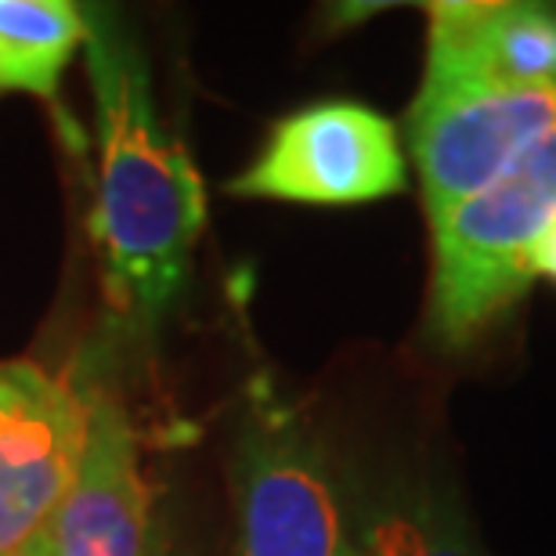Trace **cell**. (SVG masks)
Masks as SVG:
<instances>
[{"label":"cell","instance_id":"cell-3","mask_svg":"<svg viewBox=\"0 0 556 556\" xmlns=\"http://www.w3.org/2000/svg\"><path fill=\"white\" fill-rule=\"evenodd\" d=\"M236 556H343V498L326 452L293 408L257 394L231 455Z\"/></svg>","mask_w":556,"mask_h":556},{"label":"cell","instance_id":"cell-5","mask_svg":"<svg viewBox=\"0 0 556 556\" xmlns=\"http://www.w3.org/2000/svg\"><path fill=\"white\" fill-rule=\"evenodd\" d=\"M556 127V87H419L408 144L427 217L498 181Z\"/></svg>","mask_w":556,"mask_h":556},{"label":"cell","instance_id":"cell-12","mask_svg":"<svg viewBox=\"0 0 556 556\" xmlns=\"http://www.w3.org/2000/svg\"><path fill=\"white\" fill-rule=\"evenodd\" d=\"M0 556H40V539H33L29 546H22V549H8V553H0Z\"/></svg>","mask_w":556,"mask_h":556},{"label":"cell","instance_id":"cell-8","mask_svg":"<svg viewBox=\"0 0 556 556\" xmlns=\"http://www.w3.org/2000/svg\"><path fill=\"white\" fill-rule=\"evenodd\" d=\"M422 87H556V8L503 0L430 4Z\"/></svg>","mask_w":556,"mask_h":556},{"label":"cell","instance_id":"cell-13","mask_svg":"<svg viewBox=\"0 0 556 556\" xmlns=\"http://www.w3.org/2000/svg\"><path fill=\"white\" fill-rule=\"evenodd\" d=\"M343 556H362L358 549H354V546H348V553H343Z\"/></svg>","mask_w":556,"mask_h":556},{"label":"cell","instance_id":"cell-1","mask_svg":"<svg viewBox=\"0 0 556 556\" xmlns=\"http://www.w3.org/2000/svg\"><path fill=\"white\" fill-rule=\"evenodd\" d=\"M84 59L94 91L98 199L91 214L109 307L155 329L192 271L206 225V188L192 155L155 113L152 73L109 11H84Z\"/></svg>","mask_w":556,"mask_h":556},{"label":"cell","instance_id":"cell-10","mask_svg":"<svg viewBox=\"0 0 556 556\" xmlns=\"http://www.w3.org/2000/svg\"><path fill=\"white\" fill-rule=\"evenodd\" d=\"M84 40L87 18L70 0H0V94L54 102Z\"/></svg>","mask_w":556,"mask_h":556},{"label":"cell","instance_id":"cell-9","mask_svg":"<svg viewBox=\"0 0 556 556\" xmlns=\"http://www.w3.org/2000/svg\"><path fill=\"white\" fill-rule=\"evenodd\" d=\"M343 520L362 556H488L459 492L430 470L362 481Z\"/></svg>","mask_w":556,"mask_h":556},{"label":"cell","instance_id":"cell-7","mask_svg":"<svg viewBox=\"0 0 556 556\" xmlns=\"http://www.w3.org/2000/svg\"><path fill=\"white\" fill-rule=\"evenodd\" d=\"M149 488L138 433L116 397L87 402V441L73 484L40 535V556H144Z\"/></svg>","mask_w":556,"mask_h":556},{"label":"cell","instance_id":"cell-2","mask_svg":"<svg viewBox=\"0 0 556 556\" xmlns=\"http://www.w3.org/2000/svg\"><path fill=\"white\" fill-rule=\"evenodd\" d=\"M556 217V127L509 170L430 220L427 332L463 351L492 332L531 289V250Z\"/></svg>","mask_w":556,"mask_h":556},{"label":"cell","instance_id":"cell-4","mask_svg":"<svg viewBox=\"0 0 556 556\" xmlns=\"http://www.w3.org/2000/svg\"><path fill=\"white\" fill-rule=\"evenodd\" d=\"M408 163L397 127L372 105H304L271 127L268 141L236 181L231 195L307 206H354L405 192Z\"/></svg>","mask_w":556,"mask_h":556},{"label":"cell","instance_id":"cell-6","mask_svg":"<svg viewBox=\"0 0 556 556\" xmlns=\"http://www.w3.org/2000/svg\"><path fill=\"white\" fill-rule=\"evenodd\" d=\"M87 441V402L37 362H0V553L51 525Z\"/></svg>","mask_w":556,"mask_h":556},{"label":"cell","instance_id":"cell-11","mask_svg":"<svg viewBox=\"0 0 556 556\" xmlns=\"http://www.w3.org/2000/svg\"><path fill=\"white\" fill-rule=\"evenodd\" d=\"M528 271H531V278H546V282L556 286V217H553V225L542 231L535 250H531Z\"/></svg>","mask_w":556,"mask_h":556}]
</instances>
